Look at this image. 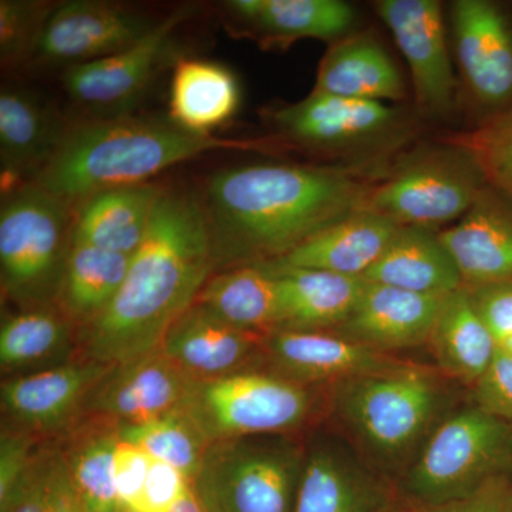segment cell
Listing matches in <instances>:
<instances>
[{
  "instance_id": "8",
  "label": "cell",
  "mask_w": 512,
  "mask_h": 512,
  "mask_svg": "<svg viewBox=\"0 0 512 512\" xmlns=\"http://www.w3.org/2000/svg\"><path fill=\"white\" fill-rule=\"evenodd\" d=\"M436 377L406 365L336 384L335 407L353 433L384 460L406 457L439 412Z\"/></svg>"
},
{
  "instance_id": "37",
  "label": "cell",
  "mask_w": 512,
  "mask_h": 512,
  "mask_svg": "<svg viewBox=\"0 0 512 512\" xmlns=\"http://www.w3.org/2000/svg\"><path fill=\"white\" fill-rule=\"evenodd\" d=\"M474 158L488 185L512 204V107L480 126L446 138Z\"/></svg>"
},
{
  "instance_id": "25",
  "label": "cell",
  "mask_w": 512,
  "mask_h": 512,
  "mask_svg": "<svg viewBox=\"0 0 512 512\" xmlns=\"http://www.w3.org/2000/svg\"><path fill=\"white\" fill-rule=\"evenodd\" d=\"M399 228L396 222L365 208L319 232L272 264L365 278Z\"/></svg>"
},
{
  "instance_id": "34",
  "label": "cell",
  "mask_w": 512,
  "mask_h": 512,
  "mask_svg": "<svg viewBox=\"0 0 512 512\" xmlns=\"http://www.w3.org/2000/svg\"><path fill=\"white\" fill-rule=\"evenodd\" d=\"M133 256L72 242L56 305L79 328L92 322L116 298Z\"/></svg>"
},
{
  "instance_id": "22",
  "label": "cell",
  "mask_w": 512,
  "mask_h": 512,
  "mask_svg": "<svg viewBox=\"0 0 512 512\" xmlns=\"http://www.w3.org/2000/svg\"><path fill=\"white\" fill-rule=\"evenodd\" d=\"M69 127L32 93L6 87L0 94L2 192L33 183L55 156Z\"/></svg>"
},
{
  "instance_id": "47",
  "label": "cell",
  "mask_w": 512,
  "mask_h": 512,
  "mask_svg": "<svg viewBox=\"0 0 512 512\" xmlns=\"http://www.w3.org/2000/svg\"><path fill=\"white\" fill-rule=\"evenodd\" d=\"M500 349L505 350V352L510 353L512 355V338L510 340H507V342L504 343V345L500 346Z\"/></svg>"
},
{
  "instance_id": "21",
  "label": "cell",
  "mask_w": 512,
  "mask_h": 512,
  "mask_svg": "<svg viewBox=\"0 0 512 512\" xmlns=\"http://www.w3.org/2000/svg\"><path fill=\"white\" fill-rule=\"evenodd\" d=\"M443 298L366 281L355 309L336 333L384 353L414 348L429 342Z\"/></svg>"
},
{
  "instance_id": "26",
  "label": "cell",
  "mask_w": 512,
  "mask_h": 512,
  "mask_svg": "<svg viewBox=\"0 0 512 512\" xmlns=\"http://www.w3.org/2000/svg\"><path fill=\"white\" fill-rule=\"evenodd\" d=\"M163 192L147 183L90 195L76 207L73 241L133 256L147 237Z\"/></svg>"
},
{
  "instance_id": "5",
  "label": "cell",
  "mask_w": 512,
  "mask_h": 512,
  "mask_svg": "<svg viewBox=\"0 0 512 512\" xmlns=\"http://www.w3.org/2000/svg\"><path fill=\"white\" fill-rule=\"evenodd\" d=\"M279 144L345 164L389 161L417 131L407 111L387 103L312 92L298 103L269 111Z\"/></svg>"
},
{
  "instance_id": "3",
  "label": "cell",
  "mask_w": 512,
  "mask_h": 512,
  "mask_svg": "<svg viewBox=\"0 0 512 512\" xmlns=\"http://www.w3.org/2000/svg\"><path fill=\"white\" fill-rule=\"evenodd\" d=\"M271 140L200 136L170 117L96 119L69 127L33 183L77 207L111 188L153 183L168 168L220 150H262Z\"/></svg>"
},
{
  "instance_id": "15",
  "label": "cell",
  "mask_w": 512,
  "mask_h": 512,
  "mask_svg": "<svg viewBox=\"0 0 512 512\" xmlns=\"http://www.w3.org/2000/svg\"><path fill=\"white\" fill-rule=\"evenodd\" d=\"M454 47L461 76L473 99L490 116L512 107V26L490 0L451 5Z\"/></svg>"
},
{
  "instance_id": "11",
  "label": "cell",
  "mask_w": 512,
  "mask_h": 512,
  "mask_svg": "<svg viewBox=\"0 0 512 512\" xmlns=\"http://www.w3.org/2000/svg\"><path fill=\"white\" fill-rule=\"evenodd\" d=\"M194 12L191 5L174 9L133 46L94 62L67 67L64 90L97 119L131 114L167 62L175 32Z\"/></svg>"
},
{
  "instance_id": "18",
  "label": "cell",
  "mask_w": 512,
  "mask_h": 512,
  "mask_svg": "<svg viewBox=\"0 0 512 512\" xmlns=\"http://www.w3.org/2000/svg\"><path fill=\"white\" fill-rule=\"evenodd\" d=\"M275 375L301 384L340 383L406 365L340 333L275 329L265 339Z\"/></svg>"
},
{
  "instance_id": "43",
  "label": "cell",
  "mask_w": 512,
  "mask_h": 512,
  "mask_svg": "<svg viewBox=\"0 0 512 512\" xmlns=\"http://www.w3.org/2000/svg\"><path fill=\"white\" fill-rule=\"evenodd\" d=\"M413 512H512V474L488 480L460 500L437 505L413 504Z\"/></svg>"
},
{
  "instance_id": "19",
  "label": "cell",
  "mask_w": 512,
  "mask_h": 512,
  "mask_svg": "<svg viewBox=\"0 0 512 512\" xmlns=\"http://www.w3.org/2000/svg\"><path fill=\"white\" fill-rule=\"evenodd\" d=\"M265 339L229 325L194 302L175 320L160 349L202 382L256 372V363L266 359Z\"/></svg>"
},
{
  "instance_id": "42",
  "label": "cell",
  "mask_w": 512,
  "mask_h": 512,
  "mask_svg": "<svg viewBox=\"0 0 512 512\" xmlns=\"http://www.w3.org/2000/svg\"><path fill=\"white\" fill-rule=\"evenodd\" d=\"M467 289L478 316L500 348L512 338V282Z\"/></svg>"
},
{
  "instance_id": "38",
  "label": "cell",
  "mask_w": 512,
  "mask_h": 512,
  "mask_svg": "<svg viewBox=\"0 0 512 512\" xmlns=\"http://www.w3.org/2000/svg\"><path fill=\"white\" fill-rule=\"evenodd\" d=\"M55 5L33 0L0 2V60L3 67L16 69L35 59L40 36Z\"/></svg>"
},
{
  "instance_id": "32",
  "label": "cell",
  "mask_w": 512,
  "mask_h": 512,
  "mask_svg": "<svg viewBox=\"0 0 512 512\" xmlns=\"http://www.w3.org/2000/svg\"><path fill=\"white\" fill-rule=\"evenodd\" d=\"M427 343L441 369L467 384H476L498 350L466 286L444 296Z\"/></svg>"
},
{
  "instance_id": "44",
  "label": "cell",
  "mask_w": 512,
  "mask_h": 512,
  "mask_svg": "<svg viewBox=\"0 0 512 512\" xmlns=\"http://www.w3.org/2000/svg\"><path fill=\"white\" fill-rule=\"evenodd\" d=\"M40 437L28 431L3 427L0 436V501L19 483L28 470L33 454L42 443Z\"/></svg>"
},
{
  "instance_id": "35",
  "label": "cell",
  "mask_w": 512,
  "mask_h": 512,
  "mask_svg": "<svg viewBox=\"0 0 512 512\" xmlns=\"http://www.w3.org/2000/svg\"><path fill=\"white\" fill-rule=\"evenodd\" d=\"M120 437L143 448L151 457L171 464L191 483L211 444L187 407L147 423L121 427Z\"/></svg>"
},
{
  "instance_id": "31",
  "label": "cell",
  "mask_w": 512,
  "mask_h": 512,
  "mask_svg": "<svg viewBox=\"0 0 512 512\" xmlns=\"http://www.w3.org/2000/svg\"><path fill=\"white\" fill-rule=\"evenodd\" d=\"M195 302L256 335L268 336L279 328L278 281L265 264L232 266L211 275Z\"/></svg>"
},
{
  "instance_id": "41",
  "label": "cell",
  "mask_w": 512,
  "mask_h": 512,
  "mask_svg": "<svg viewBox=\"0 0 512 512\" xmlns=\"http://www.w3.org/2000/svg\"><path fill=\"white\" fill-rule=\"evenodd\" d=\"M190 487L191 481L180 470L153 458L143 494L131 512H168Z\"/></svg>"
},
{
  "instance_id": "10",
  "label": "cell",
  "mask_w": 512,
  "mask_h": 512,
  "mask_svg": "<svg viewBox=\"0 0 512 512\" xmlns=\"http://www.w3.org/2000/svg\"><path fill=\"white\" fill-rule=\"evenodd\" d=\"M312 407V393L305 384L261 372L202 380L187 404L211 443L286 436L303 426Z\"/></svg>"
},
{
  "instance_id": "12",
  "label": "cell",
  "mask_w": 512,
  "mask_h": 512,
  "mask_svg": "<svg viewBox=\"0 0 512 512\" xmlns=\"http://www.w3.org/2000/svg\"><path fill=\"white\" fill-rule=\"evenodd\" d=\"M111 367L80 357L39 372L9 376L0 387L6 427L40 439H59L83 416L90 393Z\"/></svg>"
},
{
  "instance_id": "29",
  "label": "cell",
  "mask_w": 512,
  "mask_h": 512,
  "mask_svg": "<svg viewBox=\"0 0 512 512\" xmlns=\"http://www.w3.org/2000/svg\"><path fill=\"white\" fill-rule=\"evenodd\" d=\"M121 426L97 416H82L59 437L70 484L83 512H120L114 483V454Z\"/></svg>"
},
{
  "instance_id": "46",
  "label": "cell",
  "mask_w": 512,
  "mask_h": 512,
  "mask_svg": "<svg viewBox=\"0 0 512 512\" xmlns=\"http://www.w3.org/2000/svg\"><path fill=\"white\" fill-rule=\"evenodd\" d=\"M380 512H413L412 507H399V505L389 504Z\"/></svg>"
},
{
  "instance_id": "17",
  "label": "cell",
  "mask_w": 512,
  "mask_h": 512,
  "mask_svg": "<svg viewBox=\"0 0 512 512\" xmlns=\"http://www.w3.org/2000/svg\"><path fill=\"white\" fill-rule=\"evenodd\" d=\"M232 35L264 50H288L303 39L332 43L356 32V10L342 0H231L224 3Z\"/></svg>"
},
{
  "instance_id": "13",
  "label": "cell",
  "mask_w": 512,
  "mask_h": 512,
  "mask_svg": "<svg viewBox=\"0 0 512 512\" xmlns=\"http://www.w3.org/2000/svg\"><path fill=\"white\" fill-rule=\"evenodd\" d=\"M379 18L409 64L421 113L448 116L456 107L457 79L448 52L446 26L436 0H380Z\"/></svg>"
},
{
  "instance_id": "2",
  "label": "cell",
  "mask_w": 512,
  "mask_h": 512,
  "mask_svg": "<svg viewBox=\"0 0 512 512\" xmlns=\"http://www.w3.org/2000/svg\"><path fill=\"white\" fill-rule=\"evenodd\" d=\"M214 268L201 198L164 188L116 298L79 330L80 357L116 366L160 349Z\"/></svg>"
},
{
  "instance_id": "4",
  "label": "cell",
  "mask_w": 512,
  "mask_h": 512,
  "mask_svg": "<svg viewBox=\"0 0 512 512\" xmlns=\"http://www.w3.org/2000/svg\"><path fill=\"white\" fill-rule=\"evenodd\" d=\"M76 207L35 183L3 195V295L22 308L53 305L73 242Z\"/></svg>"
},
{
  "instance_id": "39",
  "label": "cell",
  "mask_w": 512,
  "mask_h": 512,
  "mask_svg": "<svg viewBox=\"0 0 512 512\" xmlns=\"http://www.w3.org/2000/svg\"><path fill=\"white\" fill-rule=\"evenodd\" d=\"M473 387L474 406L512 426V355L498 348L493 362Z\"/></svg>"
},
{
  "instance_id": "14",
  "label": "cell",
  "mask_w": 512,
  "mask_h": 512,
  "mask_svg": "<svg viewBox=\"0 0 512 512\" xmlns=\"http://www.w3.org/2000/svg\"><path fill=\"white\" fill-rule=\"evenodd\" d=\"M200 380L157 349L111 367L84 404L83 416H97L119 426H136L184 409Z\"/></svg>"
},
{
  "instance_id": "16",
  "label": "cell",
  "mask_w": 512,
  "mask_h": 512,
  "mask_svg": "<svg viewBox=\"0 0 512 512\" xmlns=\"http://www.w3.org/2000/svg\"><path fill=\"white\" fill-rule=\"evenodd\" d=\"M156 23L119 3H59L46 20L35 59L64 69L94 62L133 46Z\"/></svg>"
},
{
  "instance_id": "1",
  "label": "cell",
  "mask_w": 512,
  "mask_h": 512,
  "mask_svg": "<svg viewBox=\"0 0 512 512\" xmlns=\"http://www.w3.org/2000/svg\"><path fill=\"white\" fill-rule=\"evenodd\" d=\"M366 164H252L210 175L200 195L215 268L276 261L326 228L365 210L389 174Z\"/></svg>"
},
{
  "instance_id": "6",
  "label": "cell",
  "mask_w": 512,
  "mask_h": 512,
  "mask_svg": "<svg viewBox=\"0 0 512 512\" xmlns=\"http://www.w3.org/2000/svg\"><path fill=\"white\" fill-rule=\"evenodd\" d=\"M305 456L288 434L212 441L191 484L207 512H293Z\"/></svg>"
},
{
  "instance_id": "23",
  "label": "cell",
  "mask_w": 512,
  "mask_h": 512,
  "mask_svg": "<svg viewBox=\"0 0 512 512\" xmlns=\"http://www.w3.org/2000/svg\"><path fill=\"white\" fill-rule=\"evenodd\" d=\"M313 92L345 99L399 103L406 87L399 67L375 33L353 32L329 46Z\"/></svg>"
},
{
  "instance_id": "24",
  "label": "cell",
  "mask_w": 512,
  "mask_h": 512,
  "mask_svg": "<svg viewBox=\"0 0 512 512\" xmlns=\"http://www.w3.org/2000/svg\"><path fill=\"white\" fill-rule=\"evenodd\" d=\"M265 265L278 281V329L336 330L348 320L366 286L363 278L272 262Z\"/></svg>"
},
{
  "instance_id": "40",
  "label": "cell",
  "mask_w": 512,
  "mask_h": 512,
  "mask_svg": "<svg viewBox=\"0 0 512 512\" xmlns=\"http://www.w3.org/2000/svg\"><path fill=\"white\" fill-rule=\"evenodd\" d=\"M153 457L136 444L121 440L114 454V483L120 512H131L136 508L146 485L148 470Z\"/></svg>"
},
{
  "instance_id": "33",
  "label": "cell",
  "mask_w": 512,
  "mask_h": 512,
  "mask_svg": "<svg viewBox=\"0 0 512 512\" xmlns=\"http://www.w3.org/2000/svg\"><path fill=\"white\" fill-rule=\"evenodd\" d=\"M74 323L56 303L32 306L6 316L0 328V366L10 376L39 372L66 363L72 352Z\"/></svg>"
},
{
  "instance_id": "30",
  "label": "cell",
  "mask_w": 512,
  "mask_h": 512,
  "mask_svg": "<svg viewBox=\"0 0 512 512\" xmlns=\"http://www.w3.org/2000/svg\"><path fill=\"white\" fill-rule=\"evenodd\" d=\"M389 504L370 477L332 444L306 451L293 512H380Z\"/></svg>"
},
{
  "instance_id": "28",
  "label": "cell",
  "mask_w": 512,
  "mask_h": 512,
  "mask_svg": "<svg viewBox=\"0 0 512 512\" xmlns=\"http://www.w3.org/2000/svg\"><path fill=\"white\" fill-rule=\"evenodd\" d=\"M241 86L225 64L204 59L175 60L168 114L190 133L214 136L237 114Z\"/></svg>"
},
{
  "instance_id": "20",
  "label": "cell",
  "mask_w": 512,
  "mask_h": 512,
  "mask_svg": "<svg viewBox=\"0 0 512 512\" xmlns=\"http://www.w3.org/2000/svg\"><path fill=\"white\" fill-rule=\"evenodd\" d=\"M439 237L466 288L512 282V204L491 185Z\"/></svg>"
},
{
  "instance_id": "36",
  "label": "cell",
  "mask_w": 512,
  "mask_h": 512,
  "mask_svg": "<svg viewBox=\"0 0 512 512\" xmlns=\"http://www.w3.org/2000/svg\"><path fill=\"white\" fill-rule=\"evenodd\" d=\"M0 512H83L70 484L59 441L39 444L28 470L8 497L0 501Z\"/></svg>"
},
{
  "instance_id": "9",
  "label": "cell",
  "mask_w": 512,
  "mask_h": 512,
  "mask_svg": "<svg viewBox=\"0 0 512 512\" xmlns=\"http://www.w3.org/2000/svg\"><path fill=\"white\" fill-rule=\"evenodd\" d=\"M487 185L467 151L444 143L402 158L376 185L366 208L400 227L440 232L443 225L460 220Z\"/></svg>"
},
{
  "instance_id": "27",
  "label": "cell",
  "mask_w": 512,
  "mask_h": 512,
  "mask_svg": "<svg viewBox=\"0 0 512 512\" xmlns=\"http://www.w3.org/2000/svg\"><path fill=\"white\" fill-rule=\"evenodd\" d=\"M363 279L431 296H446L464 288L439 232L420 227H400Z\"/></svg>"
},
{
  "instance_id": "45",
  "label": "cell",
  "mask_w": 512,
  "mask_h": 512,
  "mask_svg": "<svg viewBox=\"0 0 512 512\" xmlns=\"http://www.w3.org/2000/svg\"><path fill=\"white\" fill-rule=\"evenodd\" d=\"M168 512H207V510H205L204 505H202L200 498H198L191 484V487L188 488L184 497Z\"/></svg>"
},
{
  "instance_id": "7",
  "label": "cell",
  "mask_w": 512,
  "mask_h": 512,
  "mask_svg": "<svg viewBox=\"0 0 512 512\" xmlns=\"http://www.w3.org/2000/svg\"><path fill=\"white\" fill-rule=\"evenodd\" d=\"M511 468V424L467 407L430 434L407 474L406 490L413 504L450 503Z\"/></svg>"
}]
</instances>
